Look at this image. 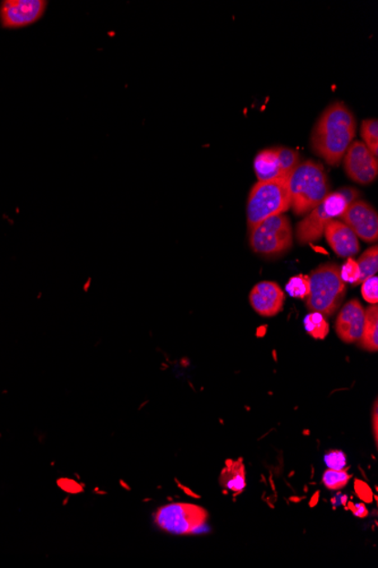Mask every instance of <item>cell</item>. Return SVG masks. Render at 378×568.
<instances>
[{
  "instance_id": "obj_9",
  "label": "cell",
  "mask_w": 378,
  "mask_h": 568,
  "mask_svg": "<svg viewBox=\"0 0 378 568\" xmlns=\"http://www.w3.org/2000/svg\"><path fill=\"white\" fill-rule=\"evenodd\" d=\"M46 0H4L0 3V26L7 30L25 29L44 17Z\"/></svg>"
},
{
  "instance_id": "obj_20",
  "label": "cell",
  "mask_w": 378,
  "mask_h": 568,
  "mask_svg": "<svg viewBox=\"0 0 378 568\" xmlns=\"http://www.w3.org/2000/svg\"><path fill=\"white\" fill-rule=\"evenodd\" d=\"M286 291L289 295L295 297V299L306 300L311 291L310 276L307 274L293 276L287 283Z\"/></svg>"
},
{
  "instance_id": "obj_4",
  "label": "cell",
  "mask_w": 378,
  "mask_h": 568,
  "mask_svg": "<svg viewBox=\"0 0 378 568\" xmlns=\"http://www.w3.org/2000/svg\"><path fill=\"white\" fill-rule=\"evenodd\" d=\"M288 179L258 181L250 190L247 201V223L249 228L272 216L282 215L291 209Z\"/></svg>"
},
{
  "instance_id": "obj_13",
  "label": "cell",
  "mask_w": 378,
  "mask_h": 568,
  "mask_svg": "<svg viewBox=\"0 0 378 568\" xmlns=\"http://www.w3.org/2000/svg\"><path fill=\"white\" fill-rule=\"evenodd\" d=\"M286 295L277 283L262 282L250 291L251 307L263 316H273L283 309Z\"/></svg>"
},
{
  "instance_id": "obj_5",
  "label": "cell",
  "mask_w": 378,
  "mask_h": 568,
  "mask_svg": "<svg viewBox=\"0 0 378 568\" xmlns=\"http://www.w3.org/2000/svg\"><path fill=\"white\" fill-rule=\"evenodd\" d=\"M311 291L306 297L307 309L323 315H332L339 309L345 293V283L337 264H322L310 274Z\"/></svg>"
},
{
  "instance_id": "obj_26",
  "label": "cell",
  "mask_w": 378,
  "mask_h": 568,
  "mask_svg": "<svg viewBox=\"0 0 378 568\" xmlns=\"http://www.w3.org/2000/svg\"><path fill=\"white\" fill-rule=\"evenodd\" d=\"M349 509L352 510L353 515H356L357 518H366L368 515V511L366 509L365 504L363 502H358V504H350Z\"/></svg>"
},
{
  "instance_id": "obj_1",
  "label": "cell",
  "mask_w": 378,
  "mask_h": 568,
  "mask_svg": "<svg viewBox=\"0 0 378 568\" xmlns=\"http://www.w3.org/2000/svg\"><path fill=\"white\" fill-rule=\"evenodd\" d=\"M357 122L343 102L335 101L321 114L312 129V151L331 166H338L356 137Z\"/></svg>"
},
{
  "instance_id": "obj_19",
  "label": "cell",
  "mask_w": 378,
  "mask_h": 568,
  "mask_svg": "<svg viewBox=\"0 0 378 568\" xmlns=\"http://www.w3.org/2000/svg\"><path fill=\"white\" fill-rule=\"evenodd\" d=\"M363 144L373 155L378 156V122L375 119H365L361 129Z\"/></svg>"
},
{
  "instance_id": "obj_7",
  "label": "cell",
  "mask_w": 378,
  "mask_h": 568,
  "mask_svg": "<svg viewBox=\"0 0 378 568\" xmlns=\"http://www.w3.org/2000/svg\"><path fill=\"white\" fill-rule=\"evenodd\" d=\"M208 518V511L203 507L188 502H172L157 511L154 522L166 532L185 535L202 528Z\"/></svg>"
},
{
  "instance_id": "obj_16",
  "label": "cell",
  "mask_w": 378,
  "mask_h": 568,
  "mask_svg": "<svg viewBox=\"0 0 378 568\" xmlns=\"http://www.w3.org/2000/svg\"><path fill=\"white\" fill-rule=\"evenodd\" d=\"M363 348L370 352H376L378 348V307L371 305L365 311V325H363L361 338Z\"/></svg>"
},
{
  "instance_id": "obj_21",
  "label": "cell",
  "mask_w": 378,
  "mask_h": 568,
  "mask_svg": "<svg viewBox=\"0 0 378 568\" xmlns=\"http://www.w3.org/2000/svg\"><path fill=\"white\" fill-rule=\"evenodd\" d=\"M350 478V474L342 471H335V470H328L323 476V484L330 491H340V489L347 486Z\"/></svg>"
},
{
  "instance_id": "obj_12",
  "label": "cell",
  "mask_w": 378,
  "mask_h": 568,
  "mask_svg": "<svg viewBox=\"0 0 378 568\" xmlns=\"http://www.w3.org/2000/svg\"><path fill=\"white\" fill-rule=\"evenodd\" d=\"M363 325H365V310L361 302L352 300L340 311L335 330L341 341L356 343L361 341Z\"/></svg>"
},
{
  "instance_id": "obj_24",
  "label": "cell",
  "mask_w": 378,
  "mask_h": 568,
  "mask_svg": "<svg viewBox=\"0 0 378 568\" xmlns=\"http://www.w3.org/2000/svg\"><path fill=\"white\" fill-rule=\"evenodd\" d=\"M324 462L326 467L330 470H335V471H342L347 467V458L341 450H330L325 455Z\"/></svg>"
},
{
  "instance_id": "obj_14",
  "label": "cell",
  "mask_w": 378,
  "mask_h": 568,
  "mask_svg": "<svg viewBox=\"0 0 378 568\" xmlns=\"http://www.w3.org/2000/svg\"><path fill=\"white\" fill-rule=\"evenodd\" d=\"M331 249L341 258H352L359 251L358 237L343 222L332 221L325 227L324 234Z\"/></svg>"
},
{
  "instance_id": "obj_25",
  "label": "cell",
  "mask_w": 378,
  "mask_h": 568,
  "mask_svg": "<svg viewBox=\"0 0 378 568\" xmlns=\"http://www.w3.org/2000/svg\"><path fill=\"white\" fill-rule=\"evenodd\" d=\"M354 491L363 501L371 502L373 501V493L371 488L367 486L365 482L356 480L354 482Z\"/></svg>"
},
{
  "instance_id": "obj_15",
  "label": "cell",
  "mask_w": 378,
  "mask_h": 568,
  "mask_svg": "<svg viewBox=\"0 0 378 568\" xmlns=\"http://www.w3.org/2000/svg\"><path fill=\"white\" fill-rule=\"evenodd\" d=\"M219 483L226 491L240 495L246 488V470L242 460H227L226 467L219 478Z\"/></svg>"
},
{
  "instance_id": "obj_2",
  "label": "cell",
  "mask_w": 378,
  "mask_h": 568,
  "mask_svg": "<svg viewBox=\"0 0 378 568\" xmlns=\"http://www.w3.org/2000/svg\"><path fill=\"white\" fill-rule=\"evenodd\" d=\"M288 188L291 208L296 216H306L330 193L328 176L314 161L298 165L289 177Z\"/></svg>"
},
{
  "instance_id": "obj_3",
  "label": "cell",
  "mask_w": 378,
  "mask_h": 568,
  "mask_svg": "<svg viewBox=\"0 0 378 568\" xmlns=\"http://www.w3.org/2000/svg\"><path fill=\"white\" fill-rule=\"evenodd\" d=\"M358 192L354 189H342L334 193H329L319 206L297 225V240L301 244H311L319 242L324 234L325 227L335 219L342 215L345 208L357 200Z\"/></svg>"
},
{
  "instance_id": "obj_27",
  "label": "cell",
  "mask_w": 378,
  "mask_h": 568,
  "mask_svg": "<svg viewBox=\"0 0 378 568\" xmlns=\"http://www.w3.org/2000/svg\"><path fill=\"white\" fill-rule=\"evenodd\" d=\"M377 420H378V412H377V402L374 404V409H373V431H374L375 440L377 442Z\"/></svg>"
},
{
  "instance_id": "obj_11",
  "label": "cell",
  "mask_w": 378,
  "mask_h": 568,
  "mask_svg": "<svg viewBox=\"0 0 378 568\" xmlns=\"http://www.w3.org/2000/svg\"><path fill=\"white\" fill-rule=\"evenodd\" d=\"M340 221L353 231L354 234L368 243L378 239V215L375 208L366 201L354 200L350 203Z\"/></svg>"
},
{
  "instance_id": "obj_6",
  "label": "cell",
  "mask_w": 378,
  "mask_h": 568,
  "mask_svg": "<svg viewBox=\"0 0 378 568\" xmlns=\"http://www.w3.org/2000/svg\"><path fill=\"white\" fill-rule=\"evenodd\" d=\"M292 227L287 216L265 219L250 230V244L255 253L263 257H278L291 249Z\"/></svg>"
},
{
  "instance_id": "obj_10",
  "label": "cell",
  "mask_w": 378,
  "mask_h": 568,
  "mask_svg": "<svg viewBox=\"0 0 378 568\" xmlns=\"http://www.w3.org/2000/svg\"><path fill=\"white\" fill-rule=\"evenodd\" d=\"M345 173L358 184L370 185L377 179V157L362 141H353L343 156Z\"/></svg>"
},
{
  "instance_id": "obj_22",
  "label": "cell",
  "mask_w": 378,
  "mask_h": 568,
  "mask_svg": "<svg viewBox=\"0 0 378 568\" xmlns=\"http://www.w3.org/2000/svg\"><path fill=\"white\" fill-rule=\"evenodd\" d=\"M362 294L363 300L371 304L372 305H377L378 302V279L375 276H371L365 279L362 284Z\"/></svg>"
},
{
  "instance_id": "obj_23",
  "label": "cell",
  "mask_w": 378,
  "mask_h": 568,
  "mask_svg": "<svg viewBox=\"0 0 378 568\" xmlns=\"http://www.w3.org/2000/svg\"><path fill=\"white\" fill-rule=\"evenodd\" d=\"M359 274H361V273H359L357 262H354L352 258H349L347 263L342 265V268H340V276L344 283L357 285Z\"/></svg>"
},
{
  "instance_id": "obj_18",
  "label": "cell",
  "mask_w": 378,
  "mask_h": 568,
  "mask_svg": "<svg viewBox=\"0 0 378 568\" xmlns=\"http://www.w3.org/2000/svg\"><path fill=\"white\" fill-rule=\"evenodd\" d=\"M303 325H305L306 332L310 334L312 338L324 339L328 336L330 330L328 321H326L325 316L319 314V312H312V314L306 315L305 320H303Z\"/></svg>"
},
{
  "instance_id": "obj_17",
  "label": "cell",
  "mask_w": 378,
  "mask_h": 568,
  "mask_svg": "<svg viewBox=\"0 0 378 568\" xmlns=\"http://www.w3.org/2000/svg\"><path fill=\"white\" fill-rule=\"evenodd\" d=\"M359 268V279L357 285H361V284L365 281L368 277L375 276L378 270V250L377 246H373V248L368 249L362 254V257L359 258L358 262Z\"/></svg>"
},
{
  "instance_id": "obj_8",
  "label": "cell",
  "mask_w": 378,
  "mask_h": 568,
  "mask_svg": "<svg viewBox=\"0 0 378 568\" xmlns=\"http://www.w3.org/2000/svg\"><path fill=\"white\" fill-rule=\"evenodd\" d=\"M298 165L300 153L286 147L264 149L254 160V170L259 181L288 179Z\"/></svg>"
}]
</instances>
